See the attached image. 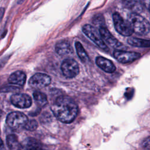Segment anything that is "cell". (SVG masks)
Segmentation results:
<instances>
[{
	"instance_id": "cell-22",
	"label": "cell",
	"mask_w": 150,
	"mask_h": 150,
	"mask_svg": "<svg viewBox=\"0 0 150 150\" xmlns=\"http://www.w3.org/2000/svg\"><path fill=\"white\" fill-rule=\"evenodd\" d=\"M141 2L143 6H145L148 10H149V0H141Z\"/></svg>"
},
{
	"instance_id": "cell-15",
	"label": "cell",
	"mask_w": 150,
	"mask_h": 150,
	"mask_svg": "<svg viewBox=\"0 0 150 150\" xmlns=\"http://www.w3.org/2000/svg\"><path fill=\"white\" fill-rule=\"evenodd\" d=\"M124 5L133 12H141L144 9V6L141 0H122Z\"/></svg>"
},
{
	"instance_id": "cell-12",
	"label": "cell",
	"mask_w": 150,
	"mask_h": 150,
	"mask_svg": "<svg viewBox=\"0 0 150 150\" xmlns=\"http://www.w3.org/2000/svg\"><path fill=\"white\" fill-rule=\"evenodd\" d=\"M96 63L100 68L106 73H113L116 69L115 65L110 60L102 56L97 57Z\"/></svg>"
},
{
	"instance_id": "cell-5",
	"label": "cell",
	"mask_w": 150,
	"mask_h": 150,
	"mask_svg": "<svg viewBox=\"0 0 150 150\" xmlns=\"http://www.w3.org/2000/svg\"><path fill=\"white\" fill-rule=\"evenodd\" d=\"M28 121V119L26 115L18 111L9 113L6 120L8 126L13 129H18L24 127Z\"/></svg>"
},
{
	"instance_id": "cell-4",
	"label": "cell",
	"mask_w": 150,
	"mask_h": 150,
	"mask_svg": "<svg viewBox=\"0 0 150 150\" xmlns=\"http://www.w3.org/2000/svg\"><path fill=\"white\" fill-rule=\"evenodd\" d=\"M112 19L114 28L118 33L124 36H129L133 33L129 22L125 20L118 13H113Z\"/></svg>"
},
{
	"instance_id": "cell-9",
	"label": "cell",
	"mask_w": 150,
	"mask_h": 150,
	"mask_svg": "<svg viewBox=\"0 0 150 150\" xmlns=\"http://www.w3.org/2000/svg\"><path fill=\"white\" fill-rule=\"evenodd\" d=\"M98 30L104 42H105L111 47L120 49L125 48L122 43H121L119 40H118V39H117L113 35H111V33L106 28V27L104 26V25L100 26Z\"/></svg>"
},
{
	"instance_id": "cell-28",
	"label": "cell",
	"mask_w": 150,
	"mask_h": 150,
	"mask_svg": "<svg viewBox=\"0 0 150 150\" xmlns=\"http://www.w3.org/2000/svg\"><path fill=\"white\" fill-rule=\"evenodd\" d=\"M2 114H3V112L2 111V110H0V117L2 116Z\"/></svg>"
},
{
	"instance_id": "cell-16",
	"label": "cell",
	"mask_w": 150,
	"mask_h": 150,
	"mask_svg": "<svg viewBox=\"0 0 150 150\" xmlns=\"http://www.w3.org/2000/svg\"><path fill=\"white\" fill-rule=\"evenodd\" d=\"M127 42L128 44L134 47H149L150 46V41L149 40L132 37L128 38Z\"/></svg>"
},
{
	"instance_id": "cell-27",
	"label": "cell",
	"mask_w": 150,
	"mask_h": 150,
	"mask_svg": "<svg viewBox=\"0 0 150 150\" xmlns=\"http://www.w3.org/2000/svg\"><path fill=\"white\" fill-rule=\"evenodd\" d=\"M25 0H18V4H21Z\"/></svg>"
},
{
	"instance_id": "cell-21",
	"label": "cell",
	"mask_w": 150,
	"mask_h": 150,
	"mask_svg": "<svg viewBox=\"0 0 150 150\" xmlns=\"http://www.w3.org/2000/svg\"><path fill=\"white\" fill-rule=\"evenodd\" d=\"M19 90V88L13 86H5L2 87H0V93L3 92H13Z\"/></svg>"
},
{
	"instance_id": "cell-24",
	"label": "cell",
	"mask_w": 150,
	"mask_h": 150,
	"mask_svg": "<svg viewBox=\"0 0 150 150\" xmlns=\"http://www.w3.org/2000/svg\"><path fill=\"white\" fill-rule=\"evenodd\" d=\"M143 145H144V146L145 148H147L148 149L149 148V137H148V138H147V139L145 140V141L144 142Z\"/></svg>"
},
{
	"instance_id": "cell-20",
	"label": "cell",
	"mask_w": 150,
	"mask_h": 150,
	"mask_svg": "<svg viewBox=\"0 0 150 150\" xmlns=\"http://www.w3.org/2000/svg\"><path fill=\"white\" fill-rule=\"evenodd\" d=\"M38 127V122L35 120H31L28 121L27 123L25 125L24 128L29 131H34Z\"/></svg>"
},
{
	"instance_id": "cell-26",
	"label": "cell",
	"mask_w": 150,
	"mask_h": 150,
	"mask_svg": "<svg viewBox=\"0 0 150 150\" xmlns=\"http://www.w3.org/2000/svg\"><path fill=\"white\" fill-rule=\"evenodd\" d=\"M5 65V58H3L0 62V69H2Z\"/></svg>"
},
{
	"instance_id": "cell-1",
	"label": "cell",
	"mask_w": 150,
	"mask_h": 150,
	"mask_svg": "<svg viewBox=\"0 0 150 150\" xmlns=\"http://www.w3.org/2000/svg\"><path fill=\"white\" fill-rule=\"evenodd\" d=\"M54 116L61 122L70 123L76 118L78 107L70 97L65 96L58 97L51 107Z\"/></svg>"
},
{
	"instance_id": "cell-18",
	"label": "cell",
	"mask_w": 150,
	"mask_h": 150,
	"mask_svg": "<svg viewBox=\"0 0 150 150\" xmlns=\"http://www.w3.org/2000/svg\"><path fill=\"white\" fill-rule=\"evenodd\" d=\"M75 47L77 54L79 57L81 61L83 63L88 62L89 57L81 43L80 42H76L75 43Z\"/></svg>"
},
{
	"instance_id": "cell-25",
	"label": "cell",
	"mask_w": 150,
	"mask_h": 150,
	"mask_svg": "<svg viewBox=\"0 0 150 150\" xmlns=\"http://www.w3.org/2000/svg\"><path fill=\"white\" fill-rule=\"evenodd\" d=\"M0 150H6L2 140L0 138Z\"/></svg>"
},
{
	"instance_id": "cell-3",
	"label": "cell",
	"mask_w": 150,
	"mask_h": 150,
	"mask_svg": "<svg viewBox=\"0 0 150 150\" xmlns=\"http://www.w3.org/2000/svg\"><path fill=\"white\" fill-rule=\"evenodd\" d=\"M82 30L83 32L100 48L105 51L108 50V47L102 39L99 30L95 27L91 25L86 24L83 26Z\"/></svg>"
},
{
	"instance_id": "cell-7",
	"label": "cell",
	"mask_w": 150,
	"mask_h": 150,
	"mask_svg": "<svg viewBox=\"0 0 150 150\" xmlns=\"http://www.w3.org/2000/svg\"><path fill=\"white\" fill-rule=\"evenodd\" d=\"M51 79L49 76L44 73H38L33 75L29 80V85L34 88L40 89L50 84Z\"/></svg>"
},
{
	"instance_id": "cell-2",
	"label": "cell",
	"mask_w": 150,
	"mask_h": 150,
	"mask_svg": "<svg viewBox=\"0 0 150 150\" xmlns=\"http://www.w3.org/2000/svg\"><path fill=\"white\" fill-rule=\"evenodd\" d=\"M129 22L133 32L140 35H145L149 33L150 25L149 22L139 13L132 12L128 16Z\"/></svg>"
},
{
	"instance_id": "cell-19",
	"label": "cell",
	"mask_w": 150,
	"mask_h": 150,
	"mask_svg": "<svg viewBox=\"0 0 150 150\" xmlns=\"http://www.w3.org/2000/svg\"><path fill=\"white\" fill-rule=\"evenodd\" d=\"M33 96L36 103L40 107H43L47 103V97L43 93L36 91L33 93Z\"/></svg>"
},
{
	"instance_id": "cell-6",
	"label": "cell",
	"mask_w": 150,
	"mask_h": 150,
	"mask_svg": "<svg viewBox=\"0 0 150 150\" xmlns=\"http://www.w3.org/2000/svg\"><path fill=\"white\" fill-rule=\"evenodd\" d=\"M61 70L67 78L75 77L79 73V66L76 61L72 59L64 60L61 64Z\"/></svg>"
},
{
	"instance_id": "cell-14",
	"label": "cell",
	"mask_w": 150,
	"mask_h": 150,
	"mask_svg": "<svg viewBox=\"0 0 150 150\" xmlns=\"http://www.w3.org/2000/svg\"><path fill=\"white\" fill-rule=\"evenodd\" d=\"M56 53L60 56H65L73 53V49L70 44L66 40L58 42L55 45Z\"/></svg>"
},
{
	"instance_id": "cell-17",
	"label": "cell",
	"mask_w": 150,
	"mask_h": 150,
	"mask_svg": "<svg viewBox=\"0 0 150 150\" xmlns=\"http://www.w3.org/2000/svg\"><path fill=\"white\" fill-rule=\"evenodd\" d=\"M6 143L10 150H20L21 144L16 135H8L6 137Z\"/></svg>"
},
{
	"instance_id": "cell-11",
	"label": "cell",
	"mask_w": 150,
	"mask_h": 150,
	"mask_svg": "<svg viewBox=\"0 0 150 150\" xmlns=\"http://www.w3.org/2000/svg\"><path fill=\"white\" fill-rule=\"evenodd\" d=\"M20 150H45L40 142L33 138H27L21 143Z\"/></svg>"
},
{
	"instance_id": "cell-23",
	"label": "cell",
	"mask_w": 150,
	"mask_h": 150,
	"mask_svg": "<svg viewBox=\"0 0 150 150\" xmlns=\"http://www.w3.org/2000/svg\"><path fill=\"white\" fill-rule=\"evenodd\" d=\"M5 14V8L3 7L0 8V23L2 21Z\"/></svg>"
},
{
	"instance_id": "cell-13",
	"label": "cell",
	"mask_w": 150,
	"mask_h": 150,
	"mask_svg": "<svg viewBox=\"0 0 150 150\" xmlns=\"http://www.w3.org/2000/svg\"><path fill=\"white\" fill-rule=\"evenodd\" d=\"M26 80V76L22 71H16L12 73L9 78L8 82L11 84L23 86Z\"/></svg>"
},
{
	"instance_id": "cell-10",
	"label": "cell",
	"mask_w": 150,
	"mask_h": 150,
	"mask_svg": "<svg viewBox=\"0 0 150 150\" xmlns=\"http://www.w3.org/2000/svg\"><path fill=\"white\" fill-rule=\"evenodd\" d=\"M11 101L15 107L19 108H29L32 105L30 97L24 93H15L11 97Z\"/></svg>"
},
{
	"instance_id": "cell-8",
	"label": "cell",
	"mask_w": 150,
	"mask_h": 150,
	"mask_svg": "<svg viewBox=\"0 0 150 150\" xmlns=\"http://www.w3.org/2000/svg\"><path fill=\"white\" fill-rule=\"evenodd\" d=\"M115 59L121 63H128L132 62L141 57V54L134 52H128L121 50H115L113 53Z\"/></svg>"
}]
</instances>
